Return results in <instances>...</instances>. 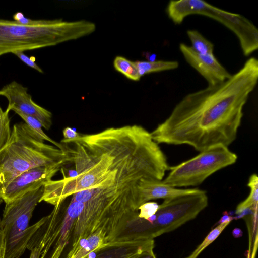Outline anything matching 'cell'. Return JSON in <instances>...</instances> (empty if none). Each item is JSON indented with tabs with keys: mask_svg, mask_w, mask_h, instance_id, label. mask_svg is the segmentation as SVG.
Masks as SVG:
<instances>
[{
	"mask_svg": "<svg viewBox=\"0 0 258 258\" xmlns=\"http://www.w3.org/2000/svg\"><path fill=\"white\" fill-rule=\"evenodd\" d=\"M60 143L75 164L76 176L45 184L40 202L53 206L87 189L120 192L143 179L161 181L170 167L150 132L139 125L109 127Z\"/></svg>",
	"mask_w": 258,
	"mask_h": 258,
	"instance_id": "1",
	"label": "cell"
},
{
	"mask_svg": "<svg viewBox=\"0 0 258 258\" xmlns=\"http://www.w3.org/2000/svg\"><path fill=\"white\" fill-rule=\"evenodd\" d=\"M258 81V60L251 57L223 82L189 93L151 132L157 144L187 145L202 152L236 138L243 107Z\"/></svg>",
	"mask_w": 258,
	"mask_h": 258,
	"instance_id": "2",
	"label": "cell"
},
{
	"mask_svg": "<svg viewBox=\"0 0 258 258\" xmlns=\"http://www.w3.org/2000/svg\"><path fill=\"white\" fill-rule=\"evenodd\" d=\"M94 23L85 20L67 21L62 19L42 20L33 26L0 18V56L76 40L93 33Z\"/></svg>",
	"mask_w": 258,
	"mask_h": 258,
	"instance_id": "3",
	"label": "cell"
},
{
	"mask_svg": "<svg viewBox=\"0 0 258 258\" xmlns=\"http://www.w3.org/2000/svg\"><path fill=\"white\" fill-rule=\"evenodd\" d=\"M68 157L66 151L44 143L25 123L15 124L9 140L0 149V192L24 172Z\"/></svg>",
	"mask_w": 258,
	"mask_h": 258,
	"instance_id": "4",
	"label": "cell"
},
{
	"mask_svg": "<svg viewBox=\"0 0 258 258\" xmlns=\"http://www.w3.org/2000/svg\"><path fill=\"white\" fill-rule=\"evenodd\" d=\"M208 204L206 192L200 191L164 199L148 220L138 215L127 222L116 242L154 239L195 219Z\"/></svg>",
	"mask_w": 258,
	"mask_h": 258,
	"instance_id": "5",
	"label": "cell"
},
{
	"mask_svg": "<svg viewBox=\"0 0 258 258\" xmlns=\"http://www.w3.org/2000/svg\"><path fill=\"white\" fill-rule=\"evenodd\" d=\"M43 191L44 186L6 203L0 221V231L5 242L4 258H19L27 248L31 236L45 221L46 216L34 225H29Z\"/></svg>",
	"mask_w": 258,
	"mask_h": 258,
	"instance_id": "6",
	"label": "cell"
},
{
	"mask_svg": "<svg viewBox=\"0 0 258 258\" xmlns=\"http://www.w3.org/2000/svg\"><path fill=\"white\" fill-rule=\"evenodd\" d=\"M237 156L228 147L222 145L208 148L196 156L174 166L163 182L180 188L196 186L218 170L234 164Z\"/></svg>",
	"mask_w": 258,
	"mask_h": 258,
	"instance_id": "7",
	"label": "cell"
},
{
	"mask_svg": "<svg viewBox=\"0 0 258 258\" xmlns=\"http://www.w3.org/2000/svg\"><path fill=\"white\" fill-rule=\"evenodd\" d=\"M45 221L36 230L41 245L40 258H64L69 249L73 225L84 204L71 200L67 207L63 201L55 206Z\"/></svg>",
	"mask_w": 258,
	"mask_h": 258,
	"instance_id": "8",
	"label": "cell"
},
{
	"mask_svg": "<svg viewBox=\"0 0 258 258\" xmlns=\"http://www.w3.org/2000/svg\"><path fill=\"white\" fill-rule=\"evenodd\" d=\"M181 11L185 17L194 14L201 15L226 27L237 36L242 52L246 56L258 48V30L242 15L224 11L202 0H183Z\"/></svg>",
	"mask_w": 258,
	"mask_h": 258,
	"instance_id": "9",
	"label": "cell"
},
{
	"mask_svg": "<svg viewBox=\"0 0 258 258\" xmlns=\"http://www.w3.org/2000/svg\"><path fill=\"white\" fill-rule=\"evenodd\" d=\"M70 161L69 156L54 164L34 167L24 172L15 177L0 192L1 198L7 203L30 191L44 186Z\"/></svg>",
	"mask_w": 258,
	"mask_h": 258,
	"instance_id": "10",
	"label": "cell"
},
{
	"mask_svg": "<svg viewBox=\"0 0 258 258\" xmlns=\"http://www.w3.org/2000/svg\"><path fill=\"white\" fill-rule=\"evenodd\" d=\"M0 96L8 101L7 108L37 118L43 127L49 130L52 123V113L36 104L28 92V88L16 81H13L0 89Z\"/></svg>",
	"mask_w": 258,
	"mask_h": 258,
	"instance_id": "11",
	"label": "cell"
},
{
	"mask_svg": "<svg viewBox=\"0 0 258 258\" xmlns=\"http://www.w3.org/2000/svg\"><path fill=\"white\" fill-rule=\"evenodd\" d=\"M179 50L186 62L207 81L208 86L221 83L232 75L214 55L199 54L183 43L179 44Z\"/></svg>",
	"mask_w": 258,
	"mask_h": 258,
	"instance_id": "12",
	"label": "cell"
},
{
	"mask_svg": "<svg viewBox=\"0 0 258 258\" xmlns=\"http://www.w3.org/2000/svg\"><path fill=\"white\" fill-rule=\"evenodd\" d=\"M141 205L152 200L168 199L199 192L198 188H179L171 186L162 180H145L138 185Z\"/></svg>",
	"mask_w": 258,
	"mask_h": 258,
	"instance_id": "13",
	"label": "cell"
},
{
	"mask_svg": "<svg viewBox=\"0 0 258 258\" xmlns=\"http://www.w3.org/2000/svg\"><path fill=\"white\" fill-rule=\"evenodd\" d=\"M154 239L115 242L101 249L94 258H137L144 251L154 249Z\"/></svg>",
	"mask_w": 258,
	"mask_h": 258,
	"instance_id": "14",
	"label": "cell"
},
{
	"mask_svg": "<svg viewBox=\"0 0 258 258\" xmlns=\"http://www.w3.org/2000/svg\"><path fill=\"white\" fill-rule=\"evenodd\" d=\"M141 77L152 73L174 70L179 67L177 61L155 60L154 61L137 60L135 61Z\"/></svg>",
	"mask_w": 258,
	"mask_h": 258,
	"instance_id": "15",
	"label": "cell"
},
{
	"mask_svg": "<svg viewBox=\"0 0 258 258\" xmlns=\"http://www.w3.org/2000/svg\"><path fill=\"white\" fill-rule=\"evenodd\" d=\"M186 33L191 43L190 47L193 50L201 54L214 55V44L199 31L188 30Z\"/></svg>",
	"mask_w": 258,
	"mask_h": 258,
	"instance_id": "16",
	"label": "cell"
},
{
	"mask_svg": "<svg viewBox=\"0 0 258 258\" xmlns=\"http://www.w3.org/2000/svg\"><path fill=\"white\" fill-rule=\"evenodd\" d=\"M115 69L127 78L135 81L141 79L135 61H132L123 56H117L114 59Z\"/></svg>",
	"mask_w": 258,
	"mask_h": 258,
	"instance_id": "17",
	"label": "cell"
},
{
	"mask_svg": "<svg viewBox=\"0 0 258 258\" xmlns=\"http://www.w3.org/2000/svg\"><path fill=\"white\" fill-rule=\"evenodd\" d=\"M15 112L23 119L25 121V123L40 139L43 141H48L54 144L56 147L58 149L65 151L62 144L54 141L43 132L42 130V125L37 118L31 116L24 114L18 111H16Z\"/></svg>",
	"mask_w": 258,
	"mask_h": 258,
	"instance_id": "18",
	"label": "cell"
},
{
	"mask_svg": "<svg viewBox=\"0 0 258 258\" xmlns=\"http://www.w3.org/2000/svg\"><path fill=\"white\" fill-rule=\"evenodd\" d=\"M230 223V222H226L219 224L209 233L204 240L197 247L194 251L190 255L184 258H197L206 247L218 238Z\"/></svg>",
	"mask_w": 258,
	"mask_h": 258,
	"instance_id": "19",
	"label": "cell"
},
{
	"mask_svg": "<svg viewBox=\"0 0 258 258\" xmlns=\"http://www.w3.org/2000/svg\"><path fill=\"white\" fill-rule=\"evenodd\" d=\"M10 111L7 108L4 111L0 107V149L7 143L11 137Z\"/></svg>",
	"mask_w": 258,
	"mask_h": 258,
	"instance_id": "20",
	"label": "cell"
},
{
	"mask_svg": "<svg viewBox=\"0 0 258 258\" xmlns=\"http://www.w3.org/2000/svg\"><path fill=\"white\" fill-rule=\"evenodd\" d=\"M159 205L155 202H147L141 205L138 208V217L148 220L157 211Z\"/></svg>",
	"mask_w": 258,
	"mask_h": 258,
	"instance_id": "21",
	"label": "cell"
},
{
	"mask_svg": "<svg viewBox=\"0 0 258 258\" xmlns=\"http://www.w3.org/2000/svg\"><path fill=\"white\" fill-rule=\"evenodd\" d=\"M36 231L31 236L27 245V248L31 251L30 258H40L41 255L40 239Z\"/></svg>",
	"mask_w": 258,
	"mask_h": 258,
	"instance_id": "22",
	"label": "cell"
},
{
	"mask_svg": "<svg viewBox=\"0 0 258 258\" xmlns=\"http://www.w3.org/2000/svg\"><path fill=\"white\" fill-rule=\"evenodd\" d=\"M12 54L16 55L26 65L40 73H43V71L42 69L35 62V59H33L31 57H29L28 56L26 55L24 52L17 51L13 52Z\"/></svg>",
	"mask_w": 258,
	"mask_h": 258,
	"instance_id": "23",
	"label": "cell"
},
{
	"mask_svg": "<svg viewBox=\"0 0 258 258\" xmlns=\"http://www.w3.org/2000/svg\"><path fill=\"white\" fill-rule=\"evenodd\" d=\"M13 20L18 23L26 25L33 26L40 24L42 20H33L26 17L21 12L15 13L13 16Z\"/></svg>",
	"mask_w": 258,
	"mask_h": 258,
	"instance_id": "24",
	"label": "cell"
},
{
	"mask_svg": "<svg viewBox=\"0 0 258 258\" xmlns=\"http://www.w3.org/2000/svg\"><path fill=\"white\" fill-rule=\"evenodd\" d=\"M64 139L71 140L79 137L80 134L73 128L67 127L62 131Z\"/></svg>",
	"mask_w": 258,
	"mask_h": 258,
	"instance_id": "25",
	"label": "cell"
},
{
	"mask_svg": "<svg viewBox=\"0 0 258 258\" xmlns=\"http://www.w3.org/2000/svg\"><path fill=\"white\" fill-rule=\"evenodd\" d=\"M137 258H156L153 249H149L142 252Z\"/></svg>",
	"mask_w": 258,
	"mask_h": 258,
	"instance_id": "26",
	"label": "cell"
},
{
	"mask_svg": "<svg viewBox=\"0 0 258 258\" xmlns=\"http://www.w3.org/2000/svg\"><path fill=\"white\" fill-rule=\"evenodd\" d=\"M5 242L2 232L0 231V258H4Z\"/></svg>",
	"mask_w": 258,
	"mask_h": 258,
	"instance_id": "27",
	"label": "cell"
},
{
	"mask_svg": "<svg viewBox=\"0 0 258 258\" xmlns=\"http://www.w3.org/2000/svg\"><path fill=\"white\" fill-rule=\"evenodd\" d=\"M243 232L242 230L238 228H234L232 231V235L234 238H237L242 236Z\"/></svg>",
	"mask_w": 258,
	"mask_h": 258,
	"instance_id": "28",
	"label": "cell"
},
{
	"mask_svg": "<svg viewBox=\"0 0 258 258\" xmlns=\"http://www.w3.org/2000/svg\"><path fill=\"white\" fill-rule=\"evenodd\" d=\"M233 219V218L230 216H228L226 214L225 215H224L220 219V220L218 222V224H220V223H223V222H230Z\"/></svg>",
	"mask_w": 258,
	"mask_h": 258,
	"instance_id": "29",
	"label": "cell"
},
{
	"mask_svg": "<svg viewBox=\"0 0 258 258\" xmlns=\"http://www.w3.org/2000/svg\"><path fill=\"white\" fill-rule=\"evenodd\" d=\"M147 61H154L156 60V55L154 53H146V54Z\"/></svg>",
	"mask_w": 258,
	"mask_h": 258,
	"instance_id": "30",
	"label": "cell"
},
{
	"mask_svg": "<svg viewBox=\"0 0 258 258\" xmlns=\"http://www.w3.org/2000/svg\"><path fill=\"white\" fill-rule=\"evenodd\" d=\"M3 201V200L1 198V196H0V204H1V203Z\"/></svg>",
	"mask_w": 258,
	"mask_h": 258,
	"instance_id": "31",
	"label": "cell"
}]
</instances>
